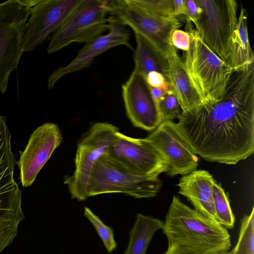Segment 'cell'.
Returning a JSON list of instances; mask_svg holds the SVG:
<instances>
[{
	"label": "cell",
	"mask_w": 254,
	"mask_h": 254,
	"mask_svg": "<svg viewBox=\"0 0 254 254\" xmlns=\"http://www.w3.org/2000/svg\"><path fill=\"white\" fill-rule=\"evenodd\" d=\"M144 79L149 86L160 88L166 91L171 90L166 77L159 72H150L147 74Z\"/></svg>",
	"instance_id": "obj_27"
},
{
	"label": "cell",
	"mask_w": 254,
	"mask_h": 254,
	"mask_svg": "<svg viewBox=\"0 0 254 254\" xmlns=\"http://www.w3.org/2000/svg\"><path fill=\"white\" fill-rule=\"evenodd\" d=\"M174 10L175 16L178 17L181 15L186 16V6L185 0H173Z\"/></svg>",
	"instance_id": "obj_31"
},
{
	"label": "cell",
	"mask_w": 254,
	"mask_h": 254,
	"mask_svg": "<svg viewBox=\"0 0 254 254\" xmlns=\"http://www.w3.org/2000/svg\"><path fill=\"white\" fill-rule=\"evenodd\" d=\"M134 35L136 46L134 50V68L132 72L145 78L148 73L156 71L166 77L167 59L141 36L136 33H134Z\"/></svg>",
	"instance_id": "obj_20"
},
{
	"label": "cell",
	"mask_w": 254,
	"mask_h": 254,
	"mask_svg": "<svg viewBox=\"0 0 254 254\" xmlns=\"http://www.w3.org/2000/svg\"><path fill=\"white\" fill-rule=\"evenodd\" d=\"M188 33L190 43L184 52V66L203 105L213 104L224 96L234 70L209 49L195 30Z\"/></svg>",
	"instance_id": "obj_3"
},
{
	"label": "cell",
	"mask_w": 254,
	"mask_h": 254,
	"mask_svg": "<svg viewBox=\"0 0 254 254\" xmlns=\"http://www.w3.org/2000/svg\"><path fill=\"white\" fill-rule=\"evenodd\" d=\"M163 224L159 219L137 214L124 254H145L153 236L157 231L162 230Z\"/></svg>",
	"instance_id": "obj_21"
},
{
	"label": "cell",
	"mask_w": 254,
	"mask_h": 254,
	"mask_svg": "<svg viewBox=\"0 0 254 254\" xmlns=\"http://www.w3.org/2000/svg\"><path fill=\"white\" fill-rule=\"evenodd\" d=\"M110 15L143 37L165 58L176 50L171 37L181 26L178 18L168 19L153 15L133 0H110Z\"/></svg>",
	"instance_id": "obj_9"
},
{
	"label": "cell",
	"mask_w": 254,
	"mask_h": 254,
	"mask_svg": "<svg viewBox=\"0 0 254 254\" xmlns=\"http://www.w3.org/2000/svg\"><path fill=\"white\" fill-rule=\"evenodd\" d=\"M159 107L162 122L179 119L182 113L180 105L172 90L162 98Z\"/></svg>",
	"instance_id": "obj_26"
},
{
	"label": "cell",
	"mask_w": 254,
	"mask_h": 254,
	"mask_svg": "<svg viewBox=\"0 0 254 254\" xmlns=\"http://www.w3.org/2000/svg\"><path fill=\"white\" fill-rule=\"evenodd\" d=\"M109 18L110 28L108 33L85 44L70 63L53 71L48 78L49 89L53 88L62 77L86 68L96 57L112 48L124 45L134 51L129 42L130 33L127 26L112 15H110Z\"/></svg>",
	"instance_id": "obj_15"
},
{
	"label": "cell",
	"mask_w": 254,
	"mask_h": 254,
	"mask_svg": "<svg viewBox=\"0 0 254 254\" xmlns=\"http://www.w3.org/2000/svg\"><path fill=\"white\" fill-rule=\"evenodd\" d=\"M213 254H232V253H231V251L228 252L227 251H223L218 252L215 253Z\"/></svg>",
	"instance_id": "obj_32"
},
{
	"label": "cell",
	"mask_w": 254,
	"mask_h": 254,
	"mask_svg": "<svg viewBox=\"0 0 254 254\" xmlns=\"http://www.w3.org/2000/svg\"><path fill=\"white\" fill-rule=\"evenodd\" d=\"M6 118L0 115V254L17 235L25 218L21 207V190L14 179L15 157Z\"/></svg>",
	"instance_id": "obj_4"
},
{
	"label": "cell",
	"mask_w": 254,
	"mask_h": 254,
	"mask_svg": "<svg viewBox=\"0 0 254 254\" xmlns=\"http://www.w3.org/2000/svg\"><path fill=\"white\" fill-rule=\"evenodd\" d=\"M164 254H199L195 251L177 245H168V248Z\"/></svg>",
	"instance_id": "obj_30"
},
{
	"label": "cell",
	"mask_w": 254,
	"mask_h": 254,
	"mask_svg": "<svg viewBox=\"0 0 254 254\" xmlns=\"http://www.w3.org/2000/svg\"><path fill=\"white\" fill-rule=\"evenodd\" d=\"M84 214L95 228L107 252H113L117 247V243L114 238L112 228L105 225L88 207H84Z\"/></svg>",
	"instance_id": "obj_24"
},
{
	"label": "cell",
	"mask_w": 254,
	"mask_h": 254,
	"mask_svg": "<svg viewBox=\"0 0 254 254\" xmlns=\"http://www.w3.org/2000/svg\"><path fill=\"white\" fill-rule=\"evenodd\" d=\"M162 186L159 176L132 174L101 158L94 164L86 188L87 199L104 193H123L134 198L155 196Z\"/></svg>",
	"instance_id": "obj_7"
},
{
	"label": "cell",
	"mask_w": 254,
	"mask_h": 254,
	"mask_svg": "<svg viewBox=\"0 0 254 254\" xmlns=\"http://www.w3.org/2000/svg\"><path fill=\"white\" fill-rule=\"evenodd\" d=\"M168 245L190 248L199 254L228 251L230 236L217 221L205 217L174 196L162 229Z\"/></svg>",
	"instance_id": "obj_2"
},
{
	"label": "cell",
	"mask_w": 254,
	"mask_h": 254,
	"mask_svg": "<svg viewBox=\"0 0 254 254\" xmlns=\"http://www.w3.org/2000/svg\"><path fill=\"white\" fill-rule=\"evenodd\" d=\"M212 192L216 220L226 229L234 227L235 218L232 211L228 196L219 183L215 181L212 187Z\"/></svg>",
	"instance_id": "obj_22"
},
{
	"label": "cell",
	"mask_w": 254,
	"mask_h": 254,
	"mask_svg": "<svg viewBox=\"0 0 254 254\" xmlns=\"http://www.w3.org/2000/svg\"><path fill=\"white\" fill-rule=\"evenodd\" d=\"M215 180L206 170H195L180 179L179 193L191 203L194 209L208 218L216 220L212 187Z\"/></svg>",
	"instance_id": "obj_17"
},
{
	"label": "cell",
	"mask_w": 254,
	"mask_h": 254,
	"mask_svg": "<svg viewBox=\"0 0 254 254\" xmlns=\"http://www.w3.org/2000/svg\"><path fill=\"white\" fill-rule=\"evenodd\" d=\"M187 15L188 22H192L195 25L201 13V8L197 0H185Z\"/></svg>",
	"instance_id": "obj_29"
},
{
	"label": "cell",
	"mask_w": 254,
	"mask_h": 254,
	"mask_svg": "<svg viewBox=\"0 0 254 254\" xmlns=\"http://www.w3.org/2000/svg\"><path fill=\"white\" fill-rule=\"evenodd\" d=\"M148 13L164 18H177L174 13L173 0H133Z\"/></svg>",
	"instance_id": "obj_25"
},
{
	"label": "cell",
	"mask_w": 254,
	"mask_h": 254,
	"mask_svg": "<svg viewBox=\"0 0 254 254\" xmlns=\"http://www.w3.org/2000/svg\"><path fill=\"white\" fill-rule=\"evenodd\" d=\"M171 41L173 46L176 49L183 50H189L190 43V36L188 32L177 29L172 33Z\"/></svg>",
	"instance_id": "obj_28"
},
{
	"label": "cell",
	"mask_w": 254,
	"mask_h": 254,
	"mask_svg": "<svg viewBox=\"0 0 254 254\" xmlns=\"http://www.w3.org/2000/svg\"><path fill=\"white\" fill-rule=\"evenodd\" d=\"M201 13L195 25L199 36L218 57L226 62L236 29L238 4L235 0H197Z\"/></svg>",
	"instance_id": "obj_10"
},
{
	"label": "cell",
	"mask_w": 254,
	"mask_h": 254,
	"mask_svg": "<svg viewBox=\"0 0 254 254\" xmlns=\"http://www.w3.org/2000/svg\"><path fill=\"white\" fill-rule=\"evenodd\" d=\"M102 158L137 175L159 176L166 171L163 157L150 140L133 138L120 131Z\"/></svg>",
	"instance_id": "obj_11"
},
{
	"label": "cell",
	"mask_w": 254,
	"mask_h": 254,
	"mask_svg": "<svg viewBox=\"0 0 254 254\" xmlns=\"http://www.w3.org/2000/svg\"><path fill=\"white\" fill-rule=\"evenodd\" d=\"M119 131V128L113 124L97 122L90 127L78 141L74 171L64 179L72 199H86V185L94 164L104 156Z\"/></svg>",
	"instance_id": "obj_8"
},
{
	"label": "cell",
	"mask_w": 254,
	"mask_h": 254,
	"mask_svg": "<svg viewBox=\"0 0 254 254\" xmlns=\"http://www.w3.org/2000/svg\"><path fill=\"white\" fill-rule=\"evenodd\" d=\"M146 138L163 157L167 175L183 176L196 170L199 159L172 121L162 122Z\"/></svg>",
	"instance_id": "obj_14"
},
{
	"label": "cell",
	"mask_w": 254,
	"mask_h": 254,
	"mask_svg": "<svg viewBox=\"0 0 254 254\" xmlns=\"http://www.w3.org/2000/svg\"><path fill=\"white\" fill-rule=\"evenodd\" d=\"M232 254H254V207L242 219L237 243Z\"/></svg>",
	"instance_id": "obj_23"
},
{
	"label": "cell",
	"mask_w": 254,
	"mask_h": 254,
	"mask_svg": "<svg viewBox=\"0 0 254 254\" xmlns=\"http://www.w3.org/2000/svg\"><path fill=\"white\" fill-rule=\"evenodd\" d=\"M175 126L195 154L235 165L254 152V63L234 71L222 99L182 113Z\"/></svg>",
	"instance_id": "obj_1"
},
{
	"label": "cell",
	"mask_w": 254,
	"mask_h": 254,
	"mask_svg": "<svg viewBox=\"0 0 254 254\" xmlns=\"http://www.w3.org/2000/svg\"><path fill=\"white\" fill-rule=\"evenodd\" d=\"M122 91L127 115L134 127L151 131L162 123L159 106L143 77L132 72Z\"/></svg>",
	"instance_id": "obj_16"
},
{
	"label": "cell",
	"mask_w": 254,
	"mask_h": 254,
	"mask_svg": "<svg viewBox=\"0 0 254 254\" xmlns=\"http://www.w3.org/2000/svg\"><path fill=\"white\" fill-rule=\"evenodd\" d=\"M168 80L183 112L191 111L203 105L185 68L176 50L167 58Z\"/></svg>",
	"instance_id": "obj_18"
},
{
	"label": "cell",
	"mask_w": 254,
	"mask_h": 254,
	"mask_svg": "<svg viewBox=\"0 0 254 254\" xmlns=\"http://www.w3.org/2000/svg\"><path fill=\"white\" fill-rule=\"evenodd\" d=\"M39 0H8L0 2V93H4L9 76L17 67L26 22Z\"/></svg>",
	"instance_id": "obj_6"
},
{
	"label": "cell",
	"mask_w": 254,
	"mask_h": 254,
	"mask_svg": "<svg viewBox=\"0 0 254 254\" xmlns=\"http://www.w3.org/2000/svg\"><path fill=\"white\" fill-rule=\"evenodd\" d=\"M234 71L247 69L254 63V53L248 37V16L241 5L236 29L232 35L228 57L226 62Z\"/></svg>",
	"instance_id": "obj_19"
},
{
	"label": "cell",
	"mask_w": 254,
	"mask_h": 254,
	"mask_svg": "<svg viewBox=\"0 0 254 254\" xmlns=\"http://www.w3.org/2000/svg\"><path fill=\"white\" fill-rule=\"evenodd\" d=\"M62 135L58 126L46 123L38 127L30 135L23 151L15 162L23 187L31 186L38 174L61 144Z\"/></svg>",
	"instance_id": "obj_13"
},
{
	"label": "cell",
	"mask_w": 254,
	"mask_h": 254,
	"mask_svg": "<svg viewBox=\"0 0 254 254\" xmlns=\"http://www.w3.org/2000/svg\"><path fill=\"white\" fill-rule=\"evenodd\" d=\"M110 0H82L50 37L47 52L51 54L73 43H88L109 31Z\"/></svg>",
	"instance_id": "obj_5"
},
{
	"label": "cell",
	"mask_w": 254,
	"mask_h": 254,
	"mask_svg": "<svg viewBox=\"0 0 254 254\" xmlns=\"http://www.w3.org/2000/svg\"><path fill=\"white\" fill-rule=\"evenodd\" d=\"M82 0H39L31 9L21 51L31 52L53 34Z\"/></svg>",
	"instance_id": "obj_12"
}]
</instances>
